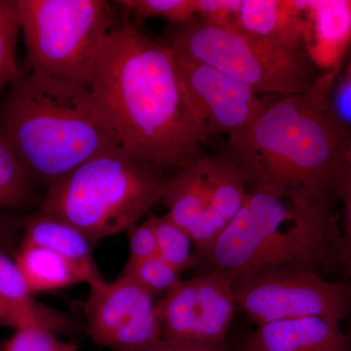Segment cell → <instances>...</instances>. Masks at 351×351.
<instances>
[{
    "label": "cell",
    "mask_w": 351,
    "mask_h": 351,
    "mask_svg": "<svg viewBox=\"0 0 351 351\" xmlns=\"http://www.w3.org/2000/svg\"><path fill=\"white\" fill-rule=\"evenodd\" d=\"M101 123L124 151L162 169L186 167L206 142L178 71L174 52L128 18L117 20L89 86Z\"/></svg>",
    "instance_id": "6da1fadb"
},
{
    "label": "cell",
    "mask_w": 351,
    "mask_h": 351,
    "mask_svg": "<svg viewBox=\"0 0 351 351\" xmlns=\"http://www.w3.org/2000/svg\"><path fill=\"white\" fill-rule=\"evenodd\" d=\"M336 75L322 73L304 93L274 100L250 126L228 136V152L247 188L301 206L336 202L351 125L332 99Z\"/></svg>",
    "instance_id": "7a4b0ae2"
},
{
    "label": "cell",
    "mask_w": 351,
    "mask_h": 351,
    "mask_svg": "<svg viewBox=\"0 0 351 351\" xmlns=\"http://www.w3.org/2000/svg\"><path fill=\"white\" fill-rule=\"evenodd\" d=\"M0 131L34 184L46 189L88 159L120 147L89 87L25 69L0 103Z\"/></svg>",
    "instance_id": "3957f363"
},
{
    "label": "cell",
    "mask_w": 351,
    "mask_h": 351,
    "mask_svg": "<svg viewBox=\"0 0 351 351\" xmlns=\"http://www.w3.org/2000/svg\"><path fill=\"white\" fill-rule=\"evenodd\" d=\"M203 258L210 269L235 276L265 269L343 274L337 203L301 206L248 189L241 210Z\"/></svg>",
    "instance_id": "277c9868"
},
{
    "label": "cell",
    "mask_w": 351,
    "mask_h": 351,
    "mask_svg": "<svg viewBox=\"0 0 351 351\" xmlns=\"http://www.w3.org/2000/svg\"><path fill=\"white\" fill-rule=\"evenodd\" d=\"M166 171L121 147L88 159L52 182L36 210L97 241L129 232L160 202Z\"/></svg>",
    "instance_id": "5b68a950"
},
{
    "label": "cell",
    "mask_w": 351,
    "mask_h": 351,
    "mask_svg": "<svg viewBox=\"0 0 351 351\" xmlns=\"http://www.w3.org/2000/svg\"><path fill=\"white\" fill-rule=\"evenodd\" d=\"M25 69L89 87L117 18L105 0H15Z\"/></svg>",
    "instance_id": "8992f818"
},
{
    "label": "cell",
    "mask_w": 351,
    "mask_h": 351,
    "mask_svg": "<svg viewBox=\"0 0 351 351\" xmlns=\"http://www.w3.org/2000/svg\"><path fill=\"white\" fill-rule=\"evenodd\" d=\"M167 38L165 45L176 54L218 69L263 96L304 93L322 73L306 49L212 27L196 16L172 24Z\"/></svg>",
    "instance_id": "52a82bcc"
},
{
    "label": "cell",
    "mask_w": 351,
    "mask_h": 351,
    "mask_svg": "<svg viewBox=\"0 0 351 351\" xmlns=\"http://www.w3.org/2000/svg\"><path fill=\"white\" fill-rule=\"evenodd\" d=\"M237 307L257 326L323 316L339 321L351 311V281H330L304 269L244 272L233 281Z\"/></svg>",
    "instance_id": "ba28073f"
},
{
    "label": "cell",
    "mask_w": 351,
    "mask_h": 351,
    "mask_svg": "<svg viewBox=\"0 0 351 351\" xmlns=\"http://www.w3.org/2000/svg\"><path fill=\"white\" fill-rule=\"evenodd\" d=\"M235 274L210 269L182 280L156 302L164 341L176 345L217 348L226 345L237 308Z\"/></svg>",
    "instance_id": "9c48e42d"
},
{
    "label": "cell",
    "mask_w": 351,
    "mask_h": 351,
    "mask_svg": "<svg viewBox=\"0 0 351 351\" xmlns=\"http://www.w3.org/2000/svg\"><path fill=\"white\" fill-rule=\"evenodd\" d=\"M156 300L135 281L120 276L90 288L84 306L85 331L112 351H143L162 341Z\"/></svg>",
    "instance_id": "30bf717a"
},
{
    "label": "cell",
    "mask_w": 351,
    "mask_h": 351,
    "mask_svg": "<svg viewBox=\"0 0 351 351\" xmlns=\"http://www.w3.org/2000/svg\"><path fill=\"white\" fill-rule=\"evenodd\" d=\"M174 54L189 108L207 140L245 130L274 101L218 69Z\"/></svg>",
    "instance_id": "8fae6325"
},
{
    "label": "cell",
    "mask_w": 351,
    "mask_h": 351,
    "mask_svg": "<svg viewBox=\"0 0 351 351\" xmlns=\"http://www.w3.org/2000/svg\"><path fill=\"white\" fill-rule=\"evenodd\" d=\"M202 156L186 167L176 171L164 186L163 204L167 216L186 230L204 257L223 232V226L209 210Z\"/></svg>",
    "instance_id": "7c38bea8"
},
{
    "label": "cell",
    "mask_w": 351,
    "mask_h": 351,
    "mask_svg": "<svg viewBox=\"0 0 351 351\" xmlns=\"http://www.w3.org/2000/svg\"><path fill=\"white\" fill-rule=\"evenodd\" d=\"M304 46L321 73L337 75L351 45V0H298Z\"/></svg>",
    "instance_id": "4fadbf2b"
},
{
    "label": "cell",
    "mask_w": 351,
    "mask_h": 351,
    "mask_svg": "<svg viewBox=\"0 0 351 351\" xmlns=\"http://www.w3.org/2000/svg\"><path fill=\"white\" fill-rule=\"evenodd\" d=\"M350 343L341 321L307 316L260 325L241 351H350Z\"/></svg>",
    "instance_id": "5bb4252c"
},
{
    "label": "cell",
    "mask_w": 351,
    "mask_h": 351,
    "mask_svg": "<svg viewBox=\"0 0 351 351\" xmlns=\"http://www.w3.org/2000/svg\"><path fill=\"white\" fill-rule=\"evenodd\" d=\"M91 241L61 219L34 212L27 217L20 246H36L54 252L80 269L90 288L106 282L95 262Z\"/></svg>",
    "instance_id": "9a60e30c"
},
{
    "label": "cell",
    "mask_w": 351,
    "mask_h": 351,
    "mask_svg": "<svg viewBox=\"0 0 351 351\" xmlns=\"http://www.w3.org/2000/svg\"><path fill=\"white\" fill-rule=\"evenodd\" d=\"M239 31L293 49H306L304 25L298 0H241Z\"/></svg>",
    "instance_id": "2e32d148"
},
{
    "label": "cell",
    "mask_w": 351,
    "mask_h": 351,
    "mask_svg": "<svg viewBox=\"0 0 351 351\" xmlns=\"http://www.w3.org/2000/svg\"><path fill=\"white\" fill-rule=\"evenodd\" d=\"M209 210L226 228L239 214L246 199V181L237 164L228 156H202Z\"/></svg>",
    "instance_id": "e0dca14e"
},
{
    "label": "cell",
    "mask_w": 351,
    "mask_h": 351,
    "mask_svg": "<svg viewBox=\"0 0 351 351\" xmlns=\"http://www.w3.org/2000/svg\"><path fill=\"white\" fill-rule=\"evenodd\" d=\"M14 258L34 295L85 283L77 267L48 249L19 246Z\"/></svg>",
    "instance_id": "ac0fdd59"
},
{
    "label": "cell",
    "mask_w": 351,
    "mask_h": 351,
    "mask_svg": "<svg viewBox=\"0 0 351 351\" xmlns=\"http://www.w3.org/2000/svg\"><path fill=\"white\" fill-rule=\"evenodd\" d=\"M0 301L36 318L55 332H71L75 325L68 316L34 301L15 258L0 251Z\"/></svg>",
    "instance_id": "d6986e66"
},
{
    "label": "cell",
    "mask_w": 351,
    "mask_h": 351,
    "mask_svg": "<svg viewBox=\"0 0 351 351\" xmlns=\"http://www.w3.org/2000/svg\"><path fill=\"white\" fill-rule=\"evenodd\" d=\"M39 204L36 184L0 131V212L29 209Z\"/></svg>",
    "instance_id": "ffe728a7"
},
{
    "label": "cell",
    "mask_w": 351,
    "mask_h": 351,
    "mask_svg": "<svg viewBox=\"0 0 351 351\" xmlns=\"http://www.w3.org/2000/svg\"><path fill=\"white\" fill-rule=\"evenodd\" d=\"M19 20L15 0H0V95L20 75L16 58Z\"/></svg>",
    "instance_id": "44dd1931"
},
{
    "label": "cell",
    "mask_w": 351,
    "mask_h": 351,
    "mask_svg": "<svg viewBox=\"0 0 351 351\" xmlns=\"http://www.w3.org/2000/svg\"><path fill=\"white\" fill-rule=\"evenodd\" d=\"M156 228L158 256L182 272L193 267L195 258L191 253L193 240L186 230L167 216H152Z\"/></svg>",
    "instance_id": "7402d4cb"
},
{
    "label": "cell",
    "mask_w": 351,
    "mask_h": 351,
    "mask_svg": "<svg viewBox=\"0 0 351 351\" xmlns=\"http://www.w3.org/2000/svg\"><path fill=\"white\" fill-rule=\"evenodd\" d=\"M121 274L135 281L156 299L162 298L182 281V272L159 256L138 262L128 261Z\"/></svg>",
    "instance_id": "603a6c76"
},
{
    "label": "cell",
    "mask_w": 351,
    "mask_h": 351,
    "mask_svg": "<svg viewBox=\"0 0 351 351\" xmlns=\"http://www.w3.org/2000/svg\"><path fill=\"white\" fill-rule=\"evenodd\" d=\"M113 3L137 19L162 18L179 24L196 16L195 0H120Z\"/></svg>",
    "instance_id": "cb8c5ba5"
},
{
    "label": "cell",
    "mask_w": 351,
    "mask_h": 351,
    "mask_svg": "<svg viewBox=\"0 0 351 351\" xmlns=\"http://www.w3.org/2000/svg\"><path fill=\"white\" fill-rule=\"evenodd\" d=\"M75 343L64 341L56 332L41 324L18 328L0 343V351H78Z\"/></svg>",
    "instance_id": "d4e9b609"
},
{
    "label": "cell",
    "mask_w": 351,
    "mask_h": 351,
    "mask_svg": "<svg viewBox=\"0 0 351 351\" xmlns=\"http://www.w3.org/2000/svg\"><path fill=\"white\" fill-rule=\"evenodd\" d=\"M336 197L341 204L339 226L343 274L351 279V140L337 180Z\"/></svg>",
    "instance_id": "484cf974"
},
{
    "label": "cell",
    "mask_w": 351,
    "mask_h": 351,
    "mask_svg": "<svg viewBox=\"0 0 351 351\" xmlns=\"http://www.w3.org/2000/svg\"><path fill=\"white\" fill-rule=\"evenodd\" d=\"M196 17L204 24L219 29L239 31L241 0H195ZM240 32V31H239Z\"/></svg>",
    "instance_id": "4316f807"
},
{
    "label": "cell",
    "mask_w": 351,
    "mask_h": 351,
    "mask_svg": "<svg viewBox=\"0 0 351 351\" xmlns=\"http://www.w3.org/2000/svg\"><path fill=\"white\" fill-rule=\"evenodd\" d=\"M128 235L130 251L128 261L138 262L158 256L156 228L152 217L132 228Z\"/></svg>",
    "instance_id": "83f0119b"
},
{
    "label": "cell",
    "mask_w": 351,
    "mask_h": 351,
    "mask_svg": "<svg viewBox=\"0 0 351 351\" xmlns=\"http://www.w3.org/2000/svg\"><path fill=\"white\" fill-rule=\"evenodd\" d=\"M27 218H15L0 212V251L15 256L19 249Z\"/></svg>",
    "instance_id": "f1b7e54d"
},
{
    "label": "cell",
    "mask_w": 351,
    "mask_h": 351,
    "mask_svg": "<svg viewBox=\"0 0 351 351\" xmlns=\"http://www.w3.org/2000/svg\"><path fill=\"white\" fill-rule=\"evenodd\" d=\"M31 324H41L46 326L41 321L21 313L17 309L6 304L5 302L0 301V326L10 327L16 330L18 328Z\"/></svg>",
    "instance_id": "f546056e"
},
{
    "label": "cell",
    "mask_w": 351,
    "mask_h": 351,
    "mask_svg": "<svg viewBox=\"0 0 351 351\" xmlns=\"http://www.w3.org/2000/svg\"><path fill=\"white\" fill-rule=\"evenodd\" d=\"M143 351H232L226 348V345L217 346V348H198V346H189L176 345V343H169L162 339L160 343L152 346Z\"/></svg>",
    "instance_id": "4dcf8cb0"
},
{
    "label": "cell",
    "mask_w": 351,
    "mask_h": 351,
    "mask_svg": "<svg viewBox=\"0 0 351 351\" xmlns=\"http://www.w3.org/2000/svg\"><path fill=\"white\" fill-rule=\"evenodd\" d=\"M346 82L351 86V56L350 60V64H348V69H346Z\"/></svg>",
    "instance_id": "1f68e13d"
},
{
    "label": "cell",
    "mask_w": 351,
    "mask_h": 351,
    "mask_svg": "<svg viewBox=\"0 0 351 351\" xmlns=\"http://www.w3.org/2000/svg\"><path fill=\"white\" fill-rule=\"evenodd\" d=\"M346 335H348V339H350V341H351V332Z\"/></svg>",
    "instance_id": "d6a6232c"
}]
</instances>
